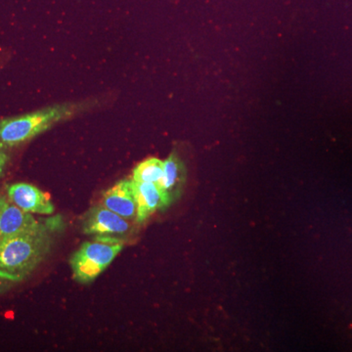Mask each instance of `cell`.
I'll use <instances>...</instances> for the list:
<instances>
[{
  "label": "cell",
  "mask_w": 352,
  "mask_h": 352,
  "mask_svg": "<svg viewBox=\"0 0 352 352\" xmlns=\"http://www.w3.org/2000/svg\"><path fill=\"white\" fill-rule=\"evenodd\" d=\"M61 220L46 219L41 226L0 242V278L18 283L47 258Z\"/></svg>",
  "instance_id": "obj_1"
},
{
  "label": "cell",
  "mask_w": 352,
  "mask_h": 352,
  "mask_svg": "<svg viewBox=\"0 0 352 352\" xmlns=\"http://www.w3.org/2000/svg\"><path fill=\"white\" fill-rule=\"evenodd\" d=\"M96 105L94 101L69 102L39 109L17 117L0 119V147L13 148L43 133L55 124L72 119Z\"/></svg>",
  "instance_id": "obj_2"
},
{
  "label": "cell",
  "mask_w": 352,
  "mask_h": 352,
  "mask_svg": "<svg viewBox=\"0 0 352 352\" xmlns=\"http://www.w3.org/2000/svg\"><path fill=\"white\" fill-rule=\"evenodd\" d=\"M122 238L95 236L72 256L69 265L74 278L78 283L87 284L94 281L124 249Z\"/></svg>",
  "instance_id": "obj_3"
},
{
  "label": "cell",
  "mask_w": 352,
  "mask_h": 352,
  "mask_svg": "<svg viewBox=\"0 0 352 352\" xmlns=\"http://www.w3.org/2000/svg\"><path fill=\"white\" fill-rule=\"evenodd\" d=\"M82 231L87 235L124 238L132 232L129 220L120 217L103 205L90 208L82 219Z\"/></svg>",
  "instance_id": "obj_4"
},
{
  "label": "cell",
  "mask_w": 352,
  "mask_h": 352,
  "mask_svg": "<svg viewBox=\"0 0 352 352\" xmlns=\"http://www.w3.org/2000/svg\"><path fill=\"white\" fill-rule=\"evenodd\" d=\"M7 196L14 205L29 214L50 215L55 208L48 194L30 183H12L6 187Z\"/></svg>",
  "instance_id": "obj_5"
},
{
  "label": "cell",
  "mask_w": 352,
  "mask_h": 352,
  "mask_svg": "<svg viewBox=\"0 0 352 352\" xmlns=\"http://www.w3.org/2000/svg\"><path fill=\"white\" fill-rule=\"evenodd\" d=\"M102 205L129 221L135 220L138 215V201L132 180H120L105 191L102 196Z\"/></svg>",
  "instance_id": "obj_6"
},
{
  "label": "cell",
  "mask_w": 352,
  "mask_h": 352,
  "mask_svg": "<svg viewBox=\"0 0 352 352\" xmlns=\"http://www.w3.org/2000/svg\"><path fill=\"white\" fill-rule=\"evenodd\" d=\"M132 184L138 201L136 223H143L150 215L168 207L173 201L156 183L135 182L132 180Z\"/></svg>",
  "instance_id": "obj_7"
},
{
  "label": "cell",
  "mask_w": 352,
  "mask_h": 352,
  "mask_svg": "<svg viewBox=\"0 0 352 352\" xmlns=\"http://www.w3.org/2000/svg\"><path fill=\"white\" fill-rule=\"evenodd\" d=\"M41 223L32 214L6 201L0 207V242L36 228Z\"/></svg>",
  "instance_id": "obj_8"
},
{
  "label": "cell",
  "mask_w": 352,
  "mask_h": 352,
  "mask_svg": "<svg viewBox=\"0 0 352 352\" xmlns=\"http://www.w3.org/2000/svg\"><path fill=\"white\" fill-rule=\"evenodd\" d=\"M184 166L175 153L164 161V173L159 186L173 199V194L177 191L184 179Z\"/></svg>",
  "instance_id": "obj_9"
},
{
  "label": "cell",
  "mask_w": 352,
  "mask_h": 352,
  "mask_svg": "<svg viewBox=\"0 0 352 352\" xmlns=\"http://www.w3.org/2000/svg\"><path fill=\"white\" fill-rule=\"evenodd\" d=\"M164 161L157 157H149L139 163L132 171L131 179L135 182L156 183L163 177Z\"/></svg>",
  "instance_id": "obj_10"
},
{
  "label": "cell",
  "mask_w": 352,
  "mask_h": 352,
  "mask_svg": "<svg viewBox=\"0 0 352 352\" xmlns=\"http://www.w3.org/2000/svg\"><path fill=\"white\" fill-rule=\"evenodd\" d=\"M9 157L6 152L2 150V147H0V177L3 175L4 170L7 164H8Z\"/></svg>",
  "instance_id": "obj_11"
},
{
  "label": "cell",
  "mask_w": 352,
  "mask_h": 352,
  "mask_svg": "<svg viewBox=\"0 0 352 352\" xmlns=\"http://www.w3.org/2000/svg\"><path fill=\"white\" fill-rule=\"evenodd\" d=\"M13 284L12 282L8 281V280L0 278V294L7 291Z\"/></svg>",
  "instance_id": "obj_12"
},
{
  "label": "cell",
  "mask_w": 352,
  "mask_h": 352,
  "mask_svg": "<svg viewBox=\"0 0 352 352\" xmlns=\"http://www.w3.org/2000/svg\"><path fill=\"white\" fill-rule=\"evenodd\" d=\"M6 198H4V196H2L1 194H0V207H1L2 204L6 201Z\"/></svg>",
  "instance_id": "obj_13"
}]
</instances>
